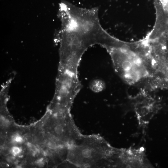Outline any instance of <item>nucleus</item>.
Returning a JSON list of instances; mask_svg holds the SVG:
<instances>
[{
	"label": "nucleus",
	"instance_id": "20e7f679",
	"mask_svg": "<svg viewBox=\"0 0 168 168\" xmlns=\"http://www.w3.org/2000/svg\"><path fill=\"white\" fill-rule=\"evenodd\" d=\"M156 12L155 23L152 30L144 38L147 41L168 36V6L160 0H153Z\"/></svg>",
	"mask_w": 168,
	"mask_h": 168
},
{
	"label": "nucleus",
	"instance_id": "f03ea898",
	"mask_svg": "<svg viewBox=\"0 0 168 168\" xmlns=\"http://www.w3.org/2000/svg\"><path fill=\"white\" fill-rule=\"evenodd\" d=\"M131 99L138 127L144 131L161 109L159 101L148 91L142 89Z\"/></svg>",
	"mask_w": 168,
	"mask_h": 168
},
{
	"label": "nucleus",
	"instance_id": "f257e3e1",
	"mask_svg": "<svg viewBox=\"0 0 168 168\" xmlns=\"http://www.w3.org/2000/svg\"><path fill=\"white\" fill-rule=\"evenodd\" d=\"M119 149L99 135L82 134L68 146L66 160L78 168L114 167Z\"/></svg>",
	"mask_w": 168,
	"mask_h": 168
},
{
	"label": "nucleus",
	"instance_id": "7ed1b4c3",
	"mask_svg": "<svg viewBox=\"0 0 168 168\" xmlns=\"http://www.w3.org/2000/svg\"><path fill=\"white\" fill-rule=\"evenodd\" d=\"M115 167L150 168L154 166L147 157L145 148L140 147L119 148Z\"/></svg>",
	"mask_w": 168,
	"mask_h": 168
},
{
	"label": "nucleus",
	"instance_id": "9d476101",
	"mask_svg": "<svg viewBox=\"0 0 168 168\" xmlns=\"http://www.w3.org/2000/svg\"><path fill=\"white\" fill-rule=\"evenodd\" d=\"M2 152L3 155L7 156L11 153V151L8 147H5L3 148Z\"/></svg>",
	"mask_w": 168,
	"mask_h": 168
},
{
	"label": "nucleus",
	"instance_id": "39448f33",
	"mask_svg": "<svg viewBox=\"0 0 168 168\" xmlns=\"http://www.w3.org/2000/svg\"><path fill=\"white\" fill-rule=\"evenodd\" d=\"M105 86V84L101 80H96L92 82L91 87V89L95 92H99L102 90Z\"/></svg>",
	"mask_w": 168,
	"mask_h": 168
},
{
	"label": "nucleus",
	"instance_id": "423d86ee",
	"mask_svg": "<svg viewBox=\"0 0 168 168\" xmlns=\"http://www.w3.org/2000/svg\"><path fill=\"white\" fill-rule=\"evenodd\" d=\"M12 140L15 143L21 144L24 142V138L20 134H16L12 136Z\"/></svg>",
	"mask_w": 168,
	"mask_h": 168
},
{
	"label": "nucleus",
	"instance_id": "0eeeda50",
	"mask_svg": "<svg viewBox=\"0 0 168 168\" xmlns=\"http://www.w3.org/2000/svg\"><path fill=\"white\" fill-rule=\"evenodd\" d=\"M11 153L14 156L19 155L22 152L21 148L17 146H14L11 149Z\"/></svg>",
	"mask_w": 168,
	"mask_h": 168
},
{
	"label": "nucleus",
	"instance_id": "6e6552de",
	"mask_svg": "<svg viewBox=\"0 0 168 168\" xmlns=\"http://www.w3.org/2000/svg\"><path fill=\"white\" fill-rule=\"evenodd\" d=\"M1 123L2 125L5 127H9L11 124L10 120L7 119H4L1 117Z\"/></svg>",
	"mask_w": 168,
	"mask_h": 168
},
{
	"label": "nucleus",
	"instance_id": "1a4fd4ad",
	"mask_svg": "<svg viewBox=\"0 0 168 168\" xmlns=\"http://www.w3.org/2000/svg\"><path fill=\"white\" fill-rule=\"evenodd\" d=\"M24 142L27 144H31L33 142V138L30 136H27L24 138Z\"/></svg>",
	"mask_w": 168,
	"mask_h": 168
}]
</instances>
